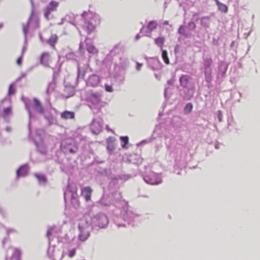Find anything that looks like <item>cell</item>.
<instances>
[{
  "label": "cell",
  "instance_id": "obj_22",
  "mask_svg": "<svg viewBox=\"0 0 260 260\" xmlns=\"http://www.w3.org/2000/svg\"><path fill=\"white\" fill-rule=\"evenodd\" d=\"M57 41V37L56 35H53L49 40L48 42L52 46H54Z\"/></svg>",
  "mask_w": 260,
  "mask_h": 260
},
{
  "label": "cell",
  "instance_id": "obj_6",
  "mask_svg": "<svg viewBox=\"0 0 260 260\" xmlns=\"http://www.w3.org/2000/svg\"><path fill=\"white\" fill-rule=\"evenodd\" d=\"M90 130L93 133L98 134L102 131V127L98 122H97V120H94L91 124Z\"/></svg>",
  "mask_w": 260,
  "mask_h": 260
},
{
  "label": "cell",
  "instance_id": "obj_21",
  "mask_svg": "<svg viewBox=\"0 0 260 260\" xmlns=\"http://www.w3.org/2000/svg\"><path fill=\"white\" fill-rule=\"evenodd\" d=\"M157 26V24L156 22L152 21V22H150L148 24V29L149 30L152 31L156 28Z\"/></svg>",
  "mask_w": 260,
  "mask_h": 260
},
{
  "label": "cell",
  "instance_id": "obj_8",
  "mask_svg": "<svg viewBox=\"0 0 260 260\" xmlns=\"http://www.w3.org/2000/svg\"><path fill=\"white\" fill-rule=\"evenodd\" d=\"M205 77L207 82L210 83L212 80V72L210 66L205 65Z\"/></svg>",
  "mask_w": 260,
  "mask_h": 260
},
{
  "label": "cell",
  "instance_id": "obj_28",
  "mask_svg": "<svg viewBox=\"0 0 260 260\" xmlns=\"http://www.w3.org/2000/svg\"><path fill=\"white\" fill-rule=\"evenodd\" d=\"M218 118L219 122H221L223 119V114L221 111H219L218 112Z\"/></svg>",
  "mask_w": 260,
  "mask_h": 260
},
{
  "label": "cell",
  "instance_id": "obj_1",
  "mask_svg": "<svg viewBox=\"0 0 260 260\" xmlns=\"http://www.w3.org/2000/svg\"><path fill=\"white\" fill-rule=\"evenodd\" d=\"M90 219L88 215H86L80 219L79 223V229L80 231L79 238L81 241H85L90 234Z\"/></svg>",
  "mask_w": 260,
  "mask_h": 260
},
{
  "label": "cell",
  "instance_id": "obj_12",
  "mask_svg": "<svg viewBox=\"0 0 260 260\" xmlns=\"http://www.w3.org/2000/svg\"><path fill=\"white\" fill-rule=\"evenodd\" d=\"M100 82V79L99 77L97 75L91 76L90 78L88 79V82L92 86H96L99 84Z\"/></svg>",
  "mask_w": 260,
  "mask_h": 260
},
{
  "label": "cell",
  "instance_id": "obj_14",
  "mask_svg": "<svg viewBox=\"0 0 260 260\" xmlns=\"http://www.w3.org/2000/svg\"><path fill=\"white\" fill-rule=\"evenodd\" d=\"M215 3L217 4V5L219 11H221V12H223V13H226L228 12V7L226 5L221 3L218 0H215Z\"/></svg>",
  "mask_w": 260,
  "mask_h": 260
},
{
  "label": "cell",
  "instance_id": "obj_25",
  "mask_svg": "<svg viewBox=\"0 0 260 260\" xmlns=\"http://www.w3.org/2000/svg\"><path fill=\"white\" fill-rule=\"evenodd\" d=\"M87 50H88V52L90 53H93L95 52V48L92 45H88L87 46Z\"/></svg>",
  "mask_w": 260,
  "mask_h": 260
},
{
  "label": "cell",
  "instance_id": "obj_2",
  "mask_svg": "<svg viewBox=\"0 0 260 260\" xmlns=\"http://www.w3.org/2000/svg\"><path fill=\"white\" fill-rule=\"evenodd\" d=\"M61 151L66 154H72L76 153L78 149L75 140L72 138H68L63 140L60 145Z\"/></svg>",
  "mask_w": 260,
  "mask_h": 260
},
{
  "label": "cell",
  "instance_id": "obj_3",
  "mask_svg": "<svg viewBox=\"0 0 260 260\" xmlns=\"http://www.w3.org/2000/svg\"><path fill=\"white\" fill-rule=\"evenodd\" d=\"M45 133L42 130H38L36 133V144L38 149L42 153L46 152V148L44 142Z\"/></svg>",
  "mask_w": 260,
  "mask_h": 260
},
{
  "label": "cell",
  "instance_id": "obj_10",
  "mask_svg": "<svg viewBox=\"0 0 260 260\" xmlns=\"http://www.w3.org/2000/svg\"><path fill=\"white\" fill-rule=\"evenodd\" d=\"M29 166L28 165L22 166L17 171V175L18 176H26L29 173Z\"/></svg>",
  "mask_w": 260,
  "mask_h": 260
},
{
  "label": "cell",
  "instance_id": "obj_27",
  "mask_svg": "<svg viewBox=\"0 0 260 260\" xmlns=\"http://www.w3.org/2000/svg\"><path fill=\"white\" fill-rule=\"evenodd\" d=\"M36 176L41 182L44 183L46 181V178H45V176H44L43 175H37Z\"/></svg>",
  "mask_w": 260,
  "mask_h": 260
},
{
  "label": "cell",
  "instance_id": "obj_11",
  "mask_svg": "<svg viewBox=\"0 0 260 260\" xmlns=\"http://www.w3.org/2000/svg\"><path fill=\"white\" fill-rule=\"evenodd\" d=\"M71 203L73 206L76 208H78L79 206V201L77 194L76 191H74L71 197Z\"/></svg>",
  "mask_w": 260,
  "mask_h": 260
},
{
  "label": "cell",
  "instance_id": "obj_23",
  "mask_svg": "<svg viewBox=\"0 0 260 260\" xmlns=\"http://www.w3.org/2000/svg\"><path fill=\"white\" fill-rule=\"evenodd\" d=\"M165 41V39L163 37H159L158 38H157L155 40V43L157 45L159 46L160 47H161L162 45H163Z\"/></svg>",
  "mask_w": 260,
  "mask_h": 260
},
{
  "label": "cell",
  "instance_id": "obj_5",
  "mask_svg": "<svg viewBox=\"0 0 260 260\" xmlns=\"http://www.w3.org/2000/svg\"><path fill=\"white\" fill-rule=\"evenodd\" d=\"M180 83L181 86L185 88H192L191 85L193 86V80L191 77L187 75H183L180 78Z\"/></svg>",
  "mask_w": 260,
  "mask_h": 260
},
{
  "label": "cell",
  "instance_id": "obj_15",
  "mask_svg": "<svg viewBox=\"0 0 260 260\" xmlns=\"http://www.w3.org/2000/svg\"><path fill=\"white\" fill-rule=\"evenodd\" d=\"M35 106L38 112L40 113H43L44 112V109H43V106L42 105L40 102L37 100V99H35L34 100Z\"/></svg>",
  "mask_w": 260,
  "mask_h": 260
},
{
  "label": "cell",
  "instance_id": "obj_18",
  "mask_svg": "<svg viewBox=\"0 0 260 260\" xmlns=\"http://www.w3.org/2000/svg\"><path fill=\"white\" fill-rule=\"evenodd\" d=\"M121 143L123 147H125L129 143V138L128 137H122L120 138Z\"/></svg>",
  "mask_w": 260,
  "mask_h": 260
},
{
  "label": "cell",
  "instance_id": "obj_4",
  "mask_svg": "<svg viewBox=\"0 0 260 260\" xmlns=\"http://www.w3.org/2000/svg\"><path fill=\"white\" fill-rule=\"evenodd\" d=\"M96 225L100 228H105L108 225V219L105 215L100 213L94 217Z\"/></svg>",
  "mask_w": 260,
  "mask_h": 260
},
{
  "label": "cell",
  "instance_id": "obj_19",
  "mask_svg": "<svg viewBox=\"0 0 260 260\" xmlns=\"http://www.w3.org/2000/svg\"><path fill=\"white\" fill-rule=\"evenodd\" d=\"M162 58L166 64H169V60L168 58V54L166 50H164L163 52H162Z\"/></svg>",
  "mask_w": 260,
  "mask_h": 260
},
{
  "label": "cell",
  "instance_id": "obj_13",
  "mask_svg": "<svg viewBox=\"0 0 260 260\" xmlns=\"http://www.w3.org/2000/svg\"><path fill=\"white\" fill-rule=\"evenodd\" d=\"M58 6V3L56 2H52L50 3L49 6L48 7V9L45 12V15L46 16H48V15L50 14V12L53 11L54 10H55V9L56 8L57 6Z\"/></svg>",
  "mask_w": 260,
  "mask_h": 260
},
{
  "label": "cell",
  "instance_id": "obj_24",
  "mask_svg": "<svg viewBox=\"0 0 260 260\" xmlns=\"http://www.w3.org/2000/svg\"><path fill=\"white\" fill-rule=\"evenodd\" d=\"M179 34L187 36L186 33H185V26H181V28L179 29Z\"/></svg>",
  "mask_w": 260,
  "mask_h": 260
},
{
  "label": "cell",
  "instance_id": "obj_29",
  "mask_svg": "<svg viewBox=\"0 0 260 260\" xmlns=\"http://www.w3.org/2000/svg\"><path fill=\"white\" fill-rule=\"evenodd\" d=\"M106 90L108 92H112L113 90H112V88L111 86H107V85H106Z\"/></svg>",
  "mask_w": 260,
  "mask_h": 260
},
{
  "label": "cell",
  "instance_id": "obj_7",
  "mask_svg": "<svg viewBox=\"0 0 260 260\" xmlns=\"http://www.w3.org/2000/svg\"><path fill=\"white\" fill-rule=\"evenodd\" d=\"M108 149L110 151H113L115 149L116 145V140L113 137L108 138Z\"/></svg>",
  "mask_w": 260,
  "mask_h": 260
},
{
  "label": "cell",
  "instance_id": "obj_17",
  "mask_svg": "<svg viewBox=\"0 0 260 260\" xmlns=\"http://www.w3.org/2000/svg\"><path fill=\"white\" fill-rule=\"evenodd\" d=\"M193 108V105L191 103L187 104L184 108V112L185 114H189L191 113Z\"/></svg>",
  "mask_w": 260,
  "mask_h": 260
},
{
  "label": "cell",
  "instance_id": "obj_20",
  "mask_svg": "<svg viewBox=\"0 0 260 260\" xmlns=\"http://www.w3.org/2000/svg\"><path fill=\"white\" fill-rule=\"evenodd\" d=\"M209 22H210V20H209V17H204L202 19L201 24H202V26H205V27H207V26H208Z\"/></svg>",
  "mask_w": 260,
  "mask_h": 260
},
{
  "label": "cell",
  "instance_id": "obj_9",
  "mask_svg": "<svg viewBox=\"0 0 260 260\" xmlns=\"http://www.w3.org/2000/svg\"><path fill=\"white\" fill-rule=\"evenodd\" d=\"M92 190L90 187H85L82 191V195L86 201H90L91 199V195Z\"/></svg>",
  "mask_w": 260,
  "mask_h": 260
},
{
  "label": "cell",
  "instance_id": "obj_16",
  "mask_svg": "<svg viewBox=\"0 0 260 260\" xmlns=\"http://www.w3.org/2000/svg\"><path fill=\"white\" fill-rule=\"evenodd\" d=\"M74 113L70 111H64L62 113L61 116L64 119H69V118H73L74 117Z\"/></svg>",
  "mask_w": 260,
  "mask_h": 260
},
{
  "label": "cell",
  "instance_id": "obj_26",
  "mask_svg": "<svg viewBox=\"0 0 260 260\" xmlns=\"http://www.w3.org/2000/svg\"><path fill=\"white\" fill-rule=\"evenodd\" d=\"M188 26H189V28L190 30H193L195 29L196 28V24H195L193 22H190Z\"/></svg>",
  "mask_w": 260,
  "mask_h": 260
}]
</instances>
